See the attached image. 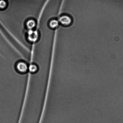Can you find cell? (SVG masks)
Listing matches in <instances>:
<instances>
[{"mask_svg": "<svg viewBox=\"0 0 123 123\" xmlns=\"http://www.w3.org/2000/svg\"><path fill=\"white\" fill-rule=\"evenodd\" d=\"M16 67L18 70L21 73H25L27 70L28 67L27 65L24 62H19L17 64Z\"/></svg>", "mask_w": 123, "mask_h": 123, "instance_id": "6da1fadb", "label": "cell"}, {"mask_svg": "<svg viewBox=\"0 0 123 123\" xmlns=\"http://www.w3.org/2000/svg\"><path fill=\"white\" fill-rule=\"evenodd\" d=\"M60 22L62 25H69L71 23L72 20L71 18L68 16L65 15L61 17L60 18Z\"/></svg>", "mask_w": 123, "mask_h": 123, "instance_id": "7a4b0ae2", "label": "cell"}, {"mask_svg": "<svg viewBox=\"0 0 123 123\" xmlns=\"http://www.w3.org/2000/svg\"><path fill=\"white\" fill-rule=\"evenodd\" d=\"M26 26L29 29H32L35 26L36 23L35 22L32 20H28L26 23Z\"/></svg>", "mask_w": 123, "mask_h": 123, "instance_id": "3957f363", "label": "cell"}, {"mask_svg": "<svg viewBox=\"0 0 123 123\" xmlns=\"http://www.w3.org/2000/svg\"><path fill=\"white\" fill-rule=\"evenodd\" d=\"M58 25V22L56 20H53L50 22L49 23V25L52 28H55L57 27Z\"/></svg>", "mask_w": 123, "mask_h": 123, "instance_id": "277c9868", "label": "cell"}, {"mask_svg": "<svg viewBox=\"0 0 123 123\" xmlns=\"http://www.w3.org/2000/svg\"><path fill=\"white\" fill-rule=\"evenodd\" d=\"M7 3L5 0H0V8L3 9L6 6Z\"/></svg>", "mask_w": 123, "mask_h": 123, "instance_id": "5b68a950", "label": "cell"}, {"mask_svg": "<svg viewBox=\"0 0 123 123\" xmlns=\"http://www.w3.org/2000/svg\"><path fill=\"white\" fill-rule=\"evenodd\" d=\"M29 70L30 72L32 73L35 72L37 70V66L35 65H31L30 66Z\"/></svg>", "mask_w": 123, "mask_h": 123, "instance_id": "8992f818", "label": "cell"}]
</instances>
